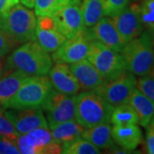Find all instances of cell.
Segmentation results:
<instances>
[{"instance_id": "6da1fadb", "label": "cell", "mask_w": 154, "mask_h": 154, "mask_svg": "<svg viewBox=\"0 0 154 154\" xmlns=\"http://www.w3.org/2000/svg\"><path fill=\"white\" fill-rule=\"evenodd\" d=\"M52 67V58L36 40L19 45L5 60V70H20L29 76L47 75Z\"/></svg>"}, {"instance_id": "7a4b0ae2", "label": "cell", "mask_w": 154, "mask_h": 154, "mask_svg": "<svg viewBox=\"0 0 154 154\" xmlns=\"http://www.w3.org/2000/svg\"><path fill=\"white\" fill-rule=\"evenodd\" d=\"M75 120L83 128L110 122L114 106L94 91H86L75 96Z\"/></svg>"}, {"instance_id": "3957f363", "label": "cell", "mask_w": 154, "mask_h": 154, "mask_svg": "<svg viewBox=\"0 0 154 154\" xmlns=\"http://www.w3.org/2000/svg\"><path fill=\"white\" fill-rule=\"evenodd\" d=\"M121 54L127 70L138 76L147 75L154 63V34L145 29L139 37L125 45Z\"/></svg>"}, {"instance_id": "277c9868", "label": "cell", "mask_w": 154, "mask_h": 154, "mask_svg": "<svg viewBox=\"0 0 154 154\" xmlns=\"http://www.w3.org/2000/svg\"><path fill=\"white\" fill-rule=\"evenodd\" d=\"M1 29L19 45L35 40V14L28 7L17 4L2 18Z\"/></svg>"}, {"instance_id": "5b68a950", "label": "cell", "mask_w": 154, "mask_h": 154, "mask_svg": "<svg viewBox=\"0 0 154 154\" xmlns=\"http://www.w3.org/2000/svg\"><path fill=\"white\" fill-rule=\"evenodd\" d=\"M53 89L49 77L28 76L16 94L7 102L5 109L40 107Z\"/></svg>"}, {"instance_id": "8992f818", "label": "cell", "mask_w": 154, "mask_h": 154, "mask_svg": "<svg viewBox=\"0 0 154 154\" xmlns=\"http://www.w3.org/2000/svg\"><path fill=\"white\" fill-rule=\"evenodd\" d=\"M87 59L95 67L104 80L116 77L127 70L121 52L110 49L98 40L91 41Z\"/></svg>"}, {"instance_id": "52a82bcc", "label": "cell", "mask_w": 154, "mask_h": 154, "mask_svg": "<svg viewBox=\"0 0 154 154\" xmlns=\"http://www.w3.org/2000/svg\"><path fill=\"white\" fill-rule=\"evenodd\" d=\"M49 128L75 119V96L57 92L54 88L40 105Z\"/></svg>"}, {"instance_id": "ba28073f", "label": "cell", "mask_w": 154, "mask_h": 154, "mask_svg": "<svg viewBox=\"0 0 154 154\" xmlns=\"http://www.w3.org/2000/svg\"><path fill=\"white\" fill-rule=\"evenodd\" d=\"M136 80L135 75L125 70L116 77L104 80L94 92L113 106L128 103L132 91L136 88Z\"/></svg>"}, {"instance_id": "9c48e42d", "label": "cell", "mask_w": 154, "mask_h": 154, "mask_svg": "<svg viewBox=\"0 0 154 154\" xmlns=\"http://www.w3.org/2000/svg\"><path fill=\"white\" fill-rule=\"evenodd\" d=\"M92 39L88 29L84 28L80 32L61 45L60 47L52 52L51 58L55 63H74L87 59Z\"/></svg>"}, {"instance_id": "30bf717a", "label": "cell", "mask_w": 154, "mask_h": 154, "mask_svg": "<svg viewBox=\"0 0 154 154\" xmlns=\"http://www.w3.org/2000/svg\"><path fill=\"white\" fill-rule=\"evenodd\" d=\"M119 34L125 43L139 37L144 30L140 14V4L133 3L116 15L111 17Z\"/></svg>"}, {"instance_id": "8fae6325", "label": "cell", "mask_w": 154, "mask_h": 154, "mask_svg": "<svg viewBox=\"0 0 154 154\" xmlns=\"http://www.w3.org/2000/svg\"><path fill=\"white\" fill-rule=\"evenodd\" d=\"M6 117L11 122L18 134H26L36 128L48 127L44 112L40 107L21 109H5Z\"/></svg>"}, {"instance_id": "7c38bea8", "label": "cell", "mask_w": 154, "mask_h": 154, "mask_svg": "<svg viewBox=\"0 0 154 154\" xmlns=\"http://www.w3.org/2000/svg\"><path fill=\"white\" fill-rule=\"evenodd\" d=\"M58 31L66 38L75 36L85 28L78 0H73L61 7L52 15Z\"/></svg>"}, {"instance_id": "4fadbf2b", "label": "cell", "mask_w": 154, "mask_h": 154, "mask_svg": "<svg viewBox=\"0 0 154 154\" xmlns=\"http://www.w3.org/2000/svg\"><path fill=\"white\" fill-rule=\"evenodd\" d=\"M87 29L92 40H98L117 52H122L126 45L110 17H102L92 28Z\"/></svg>"}, {"instance_id": "5bb4252c", "label": "cell", "mask_w": 154, "mask_h": 154, "mask_svg": "<svg viewBox=\"0 0 154 154\" xmlns=\"http://www.w3.org/2000/svg\"><path fill=\"white\" fill-rule=\"evenodd\" d=\"M48 74L52 88L57 92L71 96H75L80 92V84L67 63H56Z\"/></svg>"}, {"instance_id": "9a60e30c", "label": "cell", "mask_w": 154, "mask_h": 154, "mask_svg": "<svg viewBox=\"0 0 154 154\" xmlns=\"http://www.w3.org/2000/svg\"><path fill=\"white\" fill-rule=\"evenodd\" d=\"M69 66L80 84L81 89L95 91L104 82L103 77L88 59L70 63Z\"/></svg>"}, {"instance_id": "2e32d148", "label": "cell", "mask_w": 154, "mask_h": 154, "mask_svg": "<svg viewBox=\"0 0 154 154\" xmlns=\"http://www.w3.org/2000/svg\"><path fill=\"white\" fill-rule=\"evenodd\" d=\"M111 136L116 145L130 152L142 141V132L137 124L114 126L111 128Z\"/></svg>"}, {"instance_id": "e0dca14e", "label": "cell", "mask_w": 154, "mask_h": 154, "mask_svg": "<svg viewBox=\"0 0 154 154\" xmlns=\"http://www.w3.org/2000/svg\"><path fill=\"white\" fill-rule=\"evenodd\" d=\"M111 126L109 123H102L85 128L82 137L94 145L99 150H113L116 146L111 136Z\"/></svg>"}, {"instance_id": "ac0fdd59", "label": "cell", "mask_w": 154, "mask_h": 154, "mask_svg": "<svg viewBox=\"0 0 154 154\" xmlns=\"http://www.w3.org/2000/svg\"><path fill=\"white\" fill-rule=\"evenodd\" d=\"M29 75L20 70L6 71L0 78V105L5 106Z\"/></svg>"}, {"instance_id": "d6986e66", "label": "cell", "mask_w": 154, "mask_h": 154, "mask_svg": "<svg viewBox=\"0 0 154 154\" xmlns=\"http://www.w3.org/2000/svg\"><path fill=\"white\" fill-rule=\"evenodd\" d=\"M128 104L137 112L139 123L144 128L150 124L154 116V103L135 88L128 99Z\"/></svg>"}, {"instance_id": "ffe728a7", "label": "cell", "mask_w": 154, "mask_h": 154, "mask_svg": "<svg viewBox=\"0 0 154 154\" xmlns=\"http://www.w3.org/2000/svg\"><path fill=\"white\" fill-rule=\"evenodd\" d=\"M85 129L75 119L62 122L51 128V133L53 139L59 143L71 141L82 137Z\"/></svg>"}, {"instance_id": "44dd1931", "label": "cell", "mask_w": 154, "mask_h": 154, "mask_svg": "<svg viewBox=\"0 0 154 154\" xmlns=\"http://www.w3.org/2000/svg\"><path fill=\"white\" fill-rule=\"evenodd\" d=\"M35 40L48 53L58 49L66 38L57 28H40L36 27Z\"/></svg>"}, {"instance_id": "7402d4cb", "label": "cell", "mask_w": 154, "mask_h": 154, "mask_svg": "<svg viewBox=\"0 0 154 154\" xmlns=\"http://www.w3.org/2000/svg\"><path fill=\"white\" fill-rule=\"evenodd\" d=\"M82 14L84 27L92 28L105 16L104 7L100 0H78Z\"/></svg>"}, {"instance_id": "603a6c76", "label": "cell", "mask_w": 154, "mask_h": 154, "mask_svg": "<svg viewBox=\"0 0 154 154\" xmlns=\"http://www.w3.org/2000/svg\"><path fill=\"white\" fill-rule=\"evenodd\" d=\"M110 122L114 126H126L139 123V117L132 105L124 103L114 106Z\"/></svg>"}, {"instance_id": "cb8c5ba5", "label": "cell", "mask_w": 154, "mask_h": 154, "mask_svg": "<svg viewBox=\"0 0 154 154\" xmlns=\"http://www.w3.org/2000/svg\"><path fill=\"white\" fill-rule=\"evenodd\" d=\"M61 153L97 154L100 153V151L90 141L81 137L71 141L61 144Z\"/></svg>"}, {"instance_id": "d4e9b609", "label": "cell", "mask_w": 154, "mask_h": 154, "mask_svg": "<svg viewBox=\"0 0 154 154\" xmlns=\"http://www.w3.org/2000/svg\"><path fill=\"white\" fill-rule=\"evenodd\" d=\"M71 1L73 0H35L34 14L37 17L52 16L58 9Z\"/></svg>"}, {"instance_id": "484cf974", "label": "cell", "mask_w": 154, "mask_h": 154, "mask_svg": "<svg viewBox=\"0 0 154 154\" xmlns=\"http://www.w3.org/2000/svg\"><path fill=\"white\" fill-rule=\"evenodd\" d=\"M139 4L144 28L154 34V0H142Z\"/></svg>"}, {"instance_id": "4316f807", "label": "cell", "mask_w": 154, "mask_h": 154, "mask_svg": "<svg viewBox=\"0 0 154 154\" xmlns=\"http://www.w3.org/2000/svg\"><path fill=\"white\" fill-rule=\"evenodd\" d=\"M106 17H113L121 13L127 6L130 4L131 0H100Z\"/></svg>"}, {"instance_id": "83f0119b", "label": "cell", "mask_w": 154, "mask_h": 154, "mask_svg": "<svg viewBox=\"0 0 154 154\" xmlns=\"http://www.w3.org/2000/svg\"><path fill=\"white\" fill-rule=\"evenodd\" d=\"M136 88L154 103V77L149 74L136 80Z\"/></svg>"}, {"instance_id": "f1b7e54d", "label": "cell", "mask_w": 154, "mask_h": 154, "mask_svg": "<svg viewBox=\"0 0 154 154\" xmlns=\"http://www.w3.org/2000/svg\"><path fill=\"white\" fill-rule=\"evenodd\" d=\"M0 134H4L11 140L17 142V139L18 137V133L16 131L13 125L8 118L6 117L5 113V109L0 105Z\"/></svg>"}, {"instance_id": "f546056e", "label": "cell", "mask_w": 154, "mask_h": 154, "mask_svg": "<svg viewBox=\"0 0 154 154\" xmlns=\"http://www.w3.org/2000/svg\"><path fill=\"white\" fill-rule=\"evenodd\" d=\"M19 44L0 29V57H5L10 54Z\"/></svg>"}, {"instance_id": "4dcf8cb0", "label": "cell", "mask_w": 154, "mask_h": 154, "mask_svg": "<svg viewBox=\"0 0 154 154\" xmlns=\"http://www.w3.org/2000/svg\"><path fill=\"white\" fill-rule=\"evenodd\" d=\"M0 153L19 154L17 142L4 134H0Z\"/></svg>"}, {"instance_id": "1f68e13d", "label": "cell", "mask_w": 154, "mask_h": 154, "mask_svg": "<svg viewBox=\"0 0 154 154\" xmlns=\"http://www.w3.org/2000/svg\"><path fill=\"white\" fill-rule=\"evenodd\" d=\"M146 128V152L149 154H154V124H149Z\"/></svg>"}, {"instance_id": "d6a6232c", "label": "cell", "mask_w": 154, "mask_h": 154, "mask_svg": "<svg viewBox=\"0 0 154 154\" xmlns=\"http://www.w3.org/2000/svg\"><path fill=\"white\" fill-rule=\"evenodd\" d=\"M19 4V0H0V17L6 16L15 5Z\"/></svg>"}, {"instance_id": "836d02e7", "label": "cell", "mask_w": 154, "mask_h": 154, "mask_svg": "<svg viewBox=\"0 0 154 154\" xmlns=\"http://www.w3.org/2000/svg\"><path fill=\"white\" fill-rule=\"evenodd\" d=\"M6 72L5 70V57H0V78Z\"/></svg>"}, {"instance_id": "e575fe53", "label": "cell", "mask_w": 154, "mask_h": 154, "mask_svg": "<svg viewBox=\"0 0 154 154\" xmlns=\"http://www.w3.org/2000/svg\"><path fill=\"white\" fill-rule=\"evenodd\" d=\"M19 1H21V3H22L23 5L28 7L29 9L33 8L34 3H35V0H19Z\"/></svg>"}, {"instance_id": "d590c367", "label": "cell", "mask_w": 154, "mask_h": 154, "mask_svg": "<svg viewBox=\"0 0 154 154\" xmlns=\"http://www.w3.org/2000/svg\"><path fill=\"white\" fill-rule=\"evenodd\" d=\"M150 75H152V77H154V63L153 65H152V69H151V70H150V72L148 73Z\"/></svg>"}, {"instance_id": "8d00e7d4", "label": "cell", "mask_w": 154, "mask_h": 154, "mask_svg": "<svg viewBox=\"0 0 154 154\" xmlns=\"http://www.w3.org/2000/svg\"><path fill=\"white\" fill-rule=\"evenodd\" d=\"M150 124H154V116L152 117V121L150 122Z\"/></svg>"}, {"instance_id": "74e56055", "label": "cell", "mask_w": 154, "mask_h": 154, "mask_svg": "<svg viewBox=\"0 0 154 154\" xmlns=\"http://www.w3.org/2000/svg\"><path fill=\"white\" fill-rule=\"evenodd\" d=\"M2 28V18L0 17V29Z\"/></svg>"}]
</instances>
